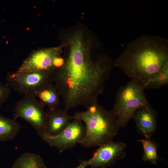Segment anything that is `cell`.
Instances as JSON below:
<instances>
[{"label": "cell", "mask_w": 168, "mask_h": 168, "mask_svg": "<svg viewBox=\"0 0 168 168\" xmlns=\"http://www.w3.org/2000/svg\"><path fill=\"white\" fill-rule=\"evenodd\" d=\"M157 113L149 103L138 109L132 119L136 123L137 131L145 137L150 138L157 130Z\"/></svg>", "instance_id": "obj_10"}, {"label": "cell", "mask_w": 168, "mask_h": 168, "mask_svg": "<svg viewBox=\"0 0 168 168\" xmlns=\"http://www.w3.org/2000/svg\"><path fill=\"white\" fill-rule=\"evenodd\" d=\"M49 110L57 109L60 103V95L54 84L41 89L34 95Z\"/></svg>", "instance_id": "obj_12"}, {"label": "cell", "mask_w": 168, "mask_h": 168, "mask_svg": "<svg viewBox=\"0 0 168 168\" xmlns=\"http://www.w3.org/2000/svg\"><path fill=\"white\" fill-rule=\"evenodd\" d=\"M86 127L82 122L73 119L61 133L55 136L45 134L42 139L52 147L56 148L60 153L72 148L83 140Z\"/></svg>", "instance_id": "obj_8"}, {"label": "cell", "mask_w": 168, "mask_h": 168, "mask_svg": "<svg viewBox=\"0 0 168 168\" xmlns=\"http://www.w3.org/2000/svg\"><path fill=\"white\" fill-rule=\"evenodd\" d=\"M45 105L33 94H26L16 103L14 119L21 118L36 131L42 138L46 134V112Z\"/></svg>", "instance_id": "obj_6"}, {"label": "cell", "mask_w": 168, "mask_h": 168, "mask_svg": "<svg viewBox=\"0 0 168 168\" xmlns=\"http://www.w3.org/2000/svg\"><path fill=\"white\" fill-rule=\"evenodd\" d=\"M6 84L10 88L24 94H34L39 90L53 84V71H42L17 74L8 72Z\"/></svg>", "instance_id": "obj_7"}, {"label": "cell", "mask_w": 168, "mask_h": 168, "mask_svg": "<svg viewBox=\"0 0 168 168\" xmlns=\"http://www.w3.org/2000/svg\"><path fill=\"white\" fill-rule=\"evenodd\" d=\"M142 143L143 152L142 160L145 161H148L155 165L159 160L157 155V148L156 143L151 138H144L138 140Z\"/></svg>", "instance_id": "obj_15"}, {"label": "cell", "mask_w": 168, "mask_h": 168, "mask_svg": "<svg viewBox=\"0 0 168 168\" xmlns=\"http://www.w3.org/2000/svg\"><path fill=\"white\" fill-rule=\"evenodd\" d=\"M144 84L136 79L121 86L117 90L111 110L117 116L119 128L126 127L135 112L149 103L146 96Z\"/></svg>", "instance_id": "obj_4"}, {"label": "cell", "mask_w": 168, "mask_h": 168, "mask_svg": "<svg viewBox=\"0 0 168 168\" xmlns=\"http://www.w3.org/2000/svg\"><path fill=\"white\" fill-rule=\"evenodd\" d=\"M86 167L84 165L81 161L80 165L75 168H85Z\"/></svg>", "instance_id": "obj_18"}, {"label": "cell", "mask_w": 168, "mask_h": 168, "mask_svg": "<svg viewBox=\"0 0 168 168\" xmlns=\"http://www.w3.org/2000/svg\"><path fill=\"white\" fill-rule=\"evenodd\" d=\"M168 84V65L144 85L145 89H158Z\"/></svg>", "instance_id": "obj_16"}, {"label": "cell", "mask_w": 168, "mask_h": 168, "mask_svg": "<svg viewBox=\"0 0 168 168\" xmlns=\"http://www.w3.org/2000/svg\"><path fill=\"white\" fill-rule=\"evenodd\" d=\"M101 168H104V167H102Z\"/></svg>", "instance_id": "obj_19"}, {"label": "cell", "mask_w": 168, "mask_h": 168, "mask_svg": "<svg viewBox=\"0 0 168 168\" xmlns=\"http://www.w3.org/2000/svg\"><path fill=\"white\" fill-rule=\"evenodd\" d=\"M64 46H60L34 51L24 60L15 72L17 74L42 71H54L60 67L63 59L62 54Z\"/></svg>", "instance_id": "obj_5"}, {"label": "cell", "mask_w": 168, "mask_h": 168, "mask_svg": "<svg viewBox=\"0 0 168 168\" xmlns=\"http://www.w3.org/2000/svg\"><path fill=\"white\" fill-rule=\"evenodd\" d=\"M12 168H47V167L40 155L27 152L16 160Z\"/></svg>", "instance_id": "obj_14"}, {"label": "cell", "mask_w": 168, "mask_h": 168, "mask_svg": "<svg viewBox=\"0 0 168 168\" xmlns=\"http://www.w3.org/2000/svg\"><path fill=\"white\" fill-rule=\"evenodd\" d=\"M72 116L73 119L85 123V136L80 144L86 148L113 141L119 128L116 115L111 110L105 109L98 101L86 110L76 112Z\"/></svg>", "instance_id": "obj_3"}, {"label": "cell", "mask_w": 168, "mask_h": 168, "mask_svg": "<svg viewBox=\"0 0 168 168\" xmlns=\"http://www.w3.org/2000/svg\"><path fill=\"white\" fill-rule=\"evenodd\" d=\"M99 146L91 159L82 161L86 167L89 166L91 168H107L126 156V145L124 142L112 141Z\"/></svg>", "instance_id": "obj_9"}, {"label": "cell", "mask_w": 168, "mask_h": 168, "mask_svg": "<svg viewBox=\"0 0 168 168\" xmlns=\"http://www.w3.org/2000/svg\"><path fill=\"white\" fill-rule=\"evenodd\" d=\"M114 63L129 77L145 85L168 65V41L160 36L139 37L127 45Z\"/></svg>", "instance_id": "obj_2"}, {"label": "cell", "mask_w": 168, "mask_h": 168, "mask_svg": "<svg viewBox=\"0 0 168 168\" xmlns=\"http://www.w3.org/2000/svg\"><path fill=\"white\" fill-rule=\"evenodd\" d=\"M73 119L72 116L60 109L46 112V134L55 136L63 131Z\"/></svg>", "instance_id": "obj_11"}, {"label": "cell", "mask_w": 168, "mask_h": 168, "mask_svg": "<svg viewBox=\"0 0 168 168\" xmlns=\"http://www.w3.org/2000/svg\"><path fill=\"white\" fill-rule=\"evenodd\" d=\"M11 89L6 84H3L0 81V108L9 98Z\"/></svg>", "instance_id": "obj_17"}, {"label": "cell", "mask_w": 168, "mask_h": 168, "mask_svg": "<svg viewBox=\"0 0 168 168\" xmlns=\"http://www.w3.org/2000/svg\"><path fill=\"white\" fill-rule=\"evenodd\" d=\"M21 126L15 119L0 114V140L6 142L14 139Z\"/></svg>", "instance_id": "obj_13"}, {"label": "cell", "mask_w": 168, "mask_h": 168, "mask_svg": "<svg viewBox=\"0 0 168 168\" xmlns=\"http://www.w3.org/2000/svg\"><path fill=\"white\" fill-rule=\"evenodd\" d=\"M64 44L62 65L53 71V84L62 97L64 110L82 105L86 109L97 101L115 66L114 61L104 53L100 44L81 27L71 29Z\"/></svg>", "instance_id": "obj_1"}]
</instances>
